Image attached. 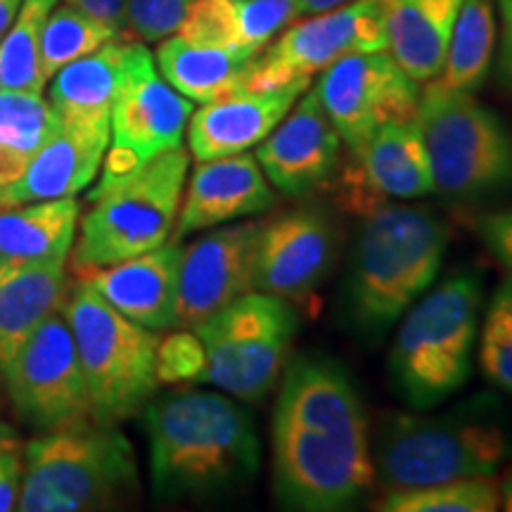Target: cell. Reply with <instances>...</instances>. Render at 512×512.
Here are the masks:
<instances>
[{
	"mask_svg": "<svg viewBox=\"0 0 512 512\" xmlns=\"http://www.w3.org/2000/svg\"><path fill=\"white\" fill-rule=\"evenodd\" d=\"M24 477V446L17 434L3 425L0 430V512L17 508L19 486Z\"/></svg>",
	"mask_w": 512,
	"mask_h": 512,
	"instance_id": "8d00e7d4",
	"label": "cell"
},
{
	"mask_svg": "<svg viewBox=\"0 0 512 512\" xmlns=\"http://www.w3.org/2000/svg\"><path fill=\"white\" fill-rule=\"evenodd\" d=\"M57 0H22L10 29L0 41V88L43 93L41 34Z\"/></svg>",
	"mask_w": 512,
	"mask_h": 512,
	"instance_id": "f546056e",
	"label": "cell"
},
{
	"mask_svg": "<svg viewBox=\"0 0 512 512\" xmlns=\"http://www.w3.org/2000/svg\"><path fill=\"white\" fill-rule=\"evenodd\" d=\"M192 112V100L166 83L150 50L143 43L128 41L112 105V136L102 178H119L181 147Z\"/></svg>",
	"mask_w": 512,
	"mask_h": 512,
	"instance_id": "4fadbf2b",
	"label": "cell"
},
{
	"mask_svg": "<svg viewBox=\"0 0 512 512\" xmlns=\"http://www.w3.org/2000/svg\"><path fill=\"white\" fill-rule=\"evenodd\" d=\"M64 3L74 5L76 10L86 12L102 24L126 36L128 29V0H64Z\"/></svg>",
	"mask_w": 512,
	"mask_h": 512,
	"instance_id": "f35d334b",
	"label": "cell"
},
{
	"mask_svg": "<svg viewBox=\"0 0 512 512\" xmlns=\"http://www.w3.org/2000/svg\"><path fill=\"white\" fill-rule=\"evenodd\" d=\"M128 41L131 38L126 36L112 38L95 53L69 62L50 79L48 105L60 126L112 136V105Z\"/></svg>",
	"mask_w": 512,
	"mask_h": 512,
	"instance_id": "603a6c76",
	"label": "cell"
},
{
	"mask_svg": "<svg viewBox=\"0 0 512 512\" xmlns=\"http://www.w3.org/2000/svg\"><path fill=\"white\" fill-rule=\"evenodd\" d=\"M204 349L195 332H176L159 339L157 377L159 382H200Z\"/></svg>",
	"mask_w": 512,
	"mask_h": 512,
	"instance_id": "d590c367",
	"label": "cell"
},
{
	"mask_svg": "<svg viewBox=\"0 0 512 512\" xmlns=\"http://www.w3.org/2000/svg\"><path fill=\"white\" fill-rule=\"evenodd\" d=\"M299 17L297 0H192L176 34L192 43L259 55Z\"/></svg>",
	"mask_w": 512,
	"mask_h": 512,
	"instance_id": "cb8c5ba5",
	"label": "cell"
},
{
	"mask_svg": "<svg viewBox=\"0 0 512 512\" xmlns=\"http://www.w3.org/2000/svg\"><path fill=\"white\" fill-rule=\"evenodd\" d=\"M79 214L81 207L74 197L0 211V273L29 264L67 261Z\"/></svg>",
	"mask_w": 512,
	"mask_h": 512,
	"instance_id": "484cf974",
	"label": "cell"
},
{
	"mask_svg": "<svg viewBox=\"0 0 512 512\" xmlns=\"http://www.w3.org/2000/svg\"><path fill=\"white\" fill-rule=\"evenodd\" d=\"M482 278L460 271L406 311L389 354V375L408 406L430 411L472 373L479 335Z\"/></svg>",
	"mask_w": 512,
	"mask_h": 512,
	"instance_id": "277c9868",
	"label": "cell"
},
{
	"mask_svg": "<svg viewBox=\"0 0 512 512\" xmlns=\"http://www.w3.org/2000/svg\"><path fill=\"white\" fill-rule=\"evenodd\" d=\"M67 261L29 264L0 273V366L34 328L67 302Z\"/></svg>",
	"mask_w": 512,
	"mask_h": 512,
	"instance_id": "83f0119b",
	"label": "cell"
},
{
	"mask_svg": "<svg viewBox=\"0 0 512 512\" xmlns=\"http://www.w3.org/2000/svg\"><path fill=\"white\" fill-rule=\"evenodd\" d=\"M498 12H501V79L512 91V0H498Z\"/></svg>",
	"mask_w": 512,
	"mask_h": 512,
	"instance_id": "60d3db41",
	"label": "cell"
},
{
	"mask_svg": "<svg viewBox=\"0 0 512 512\" xmlns=\"http://www.w3.org/2000/svg\"><path fill=\"white\" fill-rule=\"evenodd\" d=\"M496 31L494 0H463L448 38L444 64L434 83L448 91H479L494 62Z\"/></svg>",
	"mask_w": 512,
	"mask_h": 512,
	"instance_id": "f1b7e54d",
	"label": "cell"
},
{
	"mask_svg": "<svg viewBox=\"0 0 512 512\" xmlns=\"http://www.w3.org/2000/svg\"><path fill=\"white\" fill-rule=\"evenodd\" d=\"M204 349V384L242 403H261L290 363L299 318L287 299L249 292L192 328Z\"/></svg>",
	"mask_w": 512,
	"mask_h": 512,
	"instance_id": "30bf717a",
	"label": "cell"
},
{
	"mask_svg": "<svg viewBox=\"0 0 512 512\" xmlns=\"http://www.w3.org/2000/svg\"><path fill=\"white\" fill-rule=\"evenodd\" d=\"M337 245L335 223L318 209H294L261 223L254 290L287 302L309 297L335 264Z\"/></svg>",
	"mask_w": 512,
	"mask_h": 512,
	"instance_id": "e0dca14e",
	"label": "cell"
},
{
	"mask_svg": "<svg viewBox=\"0 0 512 512\" xmlns=\"http://www.w3.org/2000/svg\"><path fill=\"white\" fill-rule=\"evenodd\" d=\"M432 192V169L418 121L377 128L351 150L337 178L339 202L361 219L389 200H418Z\"/></svg>",
	"mask_w": 512,
	"mask_h": 512,
	"instance_id": "9a60e30c",
	"label": "cell"
},
{
	"mask_svg": "<svg viewBox=\"0 0 512 512\" xmlns=\"http://www.w3.org/2000/svg\"><path fill=\"white\" fill-rule=\"evenodd\" d=\"M138 494V463L117 427L88 425L38 434L24 446L22 512L107 510Z\"/></svg>",
	"mask_w": 512,
	"mask_h": 512,
	"instance_id": "8992f818",
	"label": "cell"
},
{
	"mask_svg": "<svg viewBox=\"0 0 512 512\" xmlns=\"http://www.w3.org/2000/svg\"><path fill=\"white\" fill-rule=\"evenodd\" d=\"M275 195L256 157L230 155L200 162L185 181L181 211L171 238L183 240L197 230L264 214Z\"/></svg>",
	"mask_w": 512,
	"mask_h": 512,
	"instance_id": "d6986e66",
	"label": "cell"
},
{
	"mask_svg": "<svg viewBox=\"0 0 512 512\" xmlns=\"http://www.w3.org/2000/svg\"><path fill=\"white\" fill-rule=\"evenodd\" d=\"M0 430H3V422H0Z\"/></svg>",
	"mask_w": 512,
	"mask_h": 512,
	"instance_id": "f6af8a7d",
	"label": "cell"
},
{
	"mask_svg": "<svg viewBox=\"0 0 512 512\" xmlns=\"http://www.w3.org/2000/svg\"><path fill=\"white\" fill-rule=\"evenodd\" d=\"M140 413L157 501H214L259 475L254 420L230 396L185 389L150 399Z\"/></svg>",
	"mask_w": 512,
	"mask_h": 512,
	"instance_id": "7a4b0ae2",
	"label": "cell"
},
{
	"mask_svg": "<svg viewBox=\"0 0 512 512\" xmlns=\"http://www.w3.org/2000/svg\"><path fill=\"white\" fill-rule=\"evenodd\" d=\"M415 121L425 140L434 192L456 204L510 195L512 128L475 95L430 81Z\"/></svg>",
	"mask_w": 512,
	"mask_h": 512,
	"instance_id": "52a82bcc",
	"label": "cell"
},
{
	"mask_svg": "<svg viewBox=\"0 0 512 512\" xmlns=\"http://www.w3.org/2000/svg\"><path fill=\"white\" fill-rule=\"evenodd\" d=\"M273 408V491L283 508L347 510L375 484L368 413L337 361L299 356Z\"/></svg>",
	"mask_w": 512,
	"mask_h": 512,
	"instance_id": "6da1fadb",
	"label": "cell"
},
{
	"mask_svg": "<svg viewBox=\"0 0 512 512\" xmlns=\"http://www.w3.org/2000/svg\"><path fill=\"white\" fill-rule=\"evenodd\" d=\"M448 233L432 211L382 204L363 216L344 297L366 337L387 332L437 280Z\"/></svg>",
	"mask_w": 512,
	"mask_h": 512,
	"instance_id": "3957f363",
	"label": "cell"
},
{
	"mask_svg": "<svg viewBox=\"0 0 512 512\" xmlns=\"http://www.w3.org/2000/svg\"><path fill=\"white\" fill-rule=\"evenodd\" d=\"M342 138L316 93H302L285 119L256 145V162L285 195H306L335 174Z\"/></svg>",
	"mask_w": 512,
	"mask_h": 512,
	"instance_id": "ac0fdd59",
	"label": "cell"
},
{
	"mask_svg": "<svg viewBox=\"0 0 512 512\" xmlns=\"http://www.w3.org/2000/svg\"><path fill=\"white\" fill-rule=\"evenodd\" d=\"M119 36L100 19L76 10L74 5H55L41 34V72L50 81L69 62L95 53Z\"/></svg>",
	"mask_w": 512,
	"mask_h": 512,
	"instance_id": "1f68e13d",
	"label": "cell"
},
{
	"mask_svg": "<svg viewBox=\"0 0 512 512\" xmlns=\"http://www.w3.org/2000/svg\"><path fill=\"white\" fill-rule=\"evenodd\" d=\"M387 50L380 0H349L335 10L290 24L252 60L245 91L311 86V79L351 53Z\"/></svg>",
	"mask_w": 512,
	"mask_h": 512,
	"instance_id": "7c38bea8",
	"label": "cell"
},
{
	"mask_svg": "<svg viewBox=\"0 0 512 512\" xmlns=\"http://www.w3.org/2000/svg\"><path fill=\"white\" fill-rule=\"evenodd\" d=\"M508 437L486 413L420 418L399 413L382 422L373 448L375 479L387 491L496 475Z\"/></svg>",
	"mask_w": 512,
	"mask_h": 512,
	"instance_id": "9c48e42d",
	"label": "cell"
},
{
	"mask_svg": "<svg viewBox=\"0 0 512 512\" xmlns=\"http://www.w3.org/2000/svg\"><path fill=\"white\" fill-rule=\"evenodd\" d=\"M110 133L60 126L31 157L24 176L0 190V211L29 202L76 197L98 176Z\"/></svg>",
	"mask_w": 512,
	"mask_h": 512,
	"instance_id": "7402d4cb",
	"label": "cell"
},
{
	"mask_svg": "<svg viewBox=\"0 0 512 512\" xmlns=\"http://www.w3.org/2000/svg\"><path fill=\"white\" fill-rule=\"evenodd\" d=\"M254 57L240 50L192 43L188 38L171 34L159 41L157 67L166 83H171L178 93L207 105L245 91V79Z\"/></svg>",
	"mask_w": 512,
	"mask_h": 512,
	"instance_id": "4316f807",
	"label": "cell"
},
{
	"mask_svg": "<svg viewBox=\"0 0 512 512\" xmlns=\"http://www.w3.org/2000/svg\"><path fill=\"white\" fill-rule=\"evenodd\" d=\"M309 86H285L275 91H240L207 102L190 114L188 147L197 162L247 152L273 131Z\"/></svg>",
	"mask_w": 512,
	"mask_h": 512,
	"instance_id": "44dd1931",
	"label": "cell"
},
{
	"mask_svg": "<svg viewBox=\"0 0 512 512\" xmlns=\"http://www.w3.org/2000/svg\"><path fill=\"white\" fill-rule=\"evenodd\" d=\"M261 223L245 221L214 230L183 247L178 271L176 328L192 330L254 292L256 242Z\"/></svg>",
	"mask_w": 512,
	"mask_h": 512,
	"instance_id": "2e32d148",
	"label": "cell"
},
{
	"mask_svg": "<svg viewBox=\"0 0 512 512\" xmlns=\"http://www.w3.org/2000/svg\"><path fill=\"white\" fill-rule=\"evenodd\" d=\"M62 309L91 399V420L110 427L131 420L159 387V332L128 320L83 280L69 287Z\"/></svg>",
	"mask_w": 512,
	"mask_h": 512,
	"instance_id": "ba28073f",
	"label": "cell"
},
{
	"mask_svg": "<svg viewBox=\"0 0 512 512\" xmlns=\"http://www.w3.org/2000/svg\"><path fill=\"white\" fill-rule=\"evenodd\" d=\"M387 50L418 83L437 79L463 0H380Z\"/></svg>",
	"mask_w": 512,
	"mask_h": 512,
	"instance_id": "d4e9b609",
	"label": "cell"
},
{
	"mask_svg": "<svg viewBox=\"0 0 512 512\" xmlns=\"http://www.w3.org/2000/svg\"><path fill=\"white\" fill-rule=\"evenodd\" d=\"M181 254V240L171 238L152 252L95 268L81 280L133 323L155 332L174 330Z\"/></svg>",
	"mask_w": 512,
	"mask_h": 512,
	"instance_id": "ffe728a7",
	"label": "cell"
},
{
	"mask_svg": "<svg viewBox=\"0 0 512 512\" xmlns=\"http://www.w3.org/2000/svg\"><path fill=\"white\" fill-rule=\"evenodd\" d=\"M0 370L15 415L29 430L46 434L93 422L91 399L64 309L43 318Z\"/></svg>",
	"mask_w": 512,
	"mask_h": 512,
	"instance_id": "8fae6325",
	"label": "cell"
},
{
	"mask_svg": "<svg viewBox=\"0 0 512 512\" xmlns=\"http://www.w3.org/2000/svg\"><path fill=\"white\" fill-rule=\"evenodd\" d=\"M19 5H22V0H0V41H3L5 31L10 29V24L17 15Z\"/></svg>",
	"mask_w": 512,
	"mask_h": 512,
	"instance_id": "7bdbcfd3",
	"label": "cell"
},
{
	"mask_svg": "<svg viewBox=\"0 0 512 512\" xmlns=\"http://www.w3.org/2000/svg\"><path fill=\"white\" fill-rule=\"evenodd\" d=\"M375 508L384 512H494L501 508V489L494 475L453 479L415 489H392Z\"/></svg>",
	"mask_w": 512,
	"mask_h": 512,
	"instance_id": "4dcf8cb0",
	"label": "cell"
},
{
	"mask_svg": "<svg viewBox=\"0 0 512 512\" xmlns=\"http://www.w3.org/2000/svg\"><path fill=\"white\" fill-rule=\"evenodd\" d=\"M498 489H501V508L512 512V467L505 472L501 482H498Z\"/></svg>",
	"mask_w": 512,
	"mask_h": 512,
	"instance_id": "ee69618b",
	"label": "cell"
},
{
	"mask_svg": "<svg viewBox=\"0 0 512 512\" xmlns=\"http://www.w3.org/2000/svg\"><path fill=\"white\" fill-rule=\"evenodd\" d=\"M31 162L29 152L19 150V147L0 143V190L10 188L24 176L27 166Z\"/></svg>",
	"mask_w": 512,
	"mask_h": 512,
	"instance_id": "ab89813d",
	"label": "cell"
},
{
	"mask_svg": "<svg viewBox=\"0 0 512 512\" xmlns=\"http://www.w3.org/2000/svg\"><path fill=\"white\" fill-rule=\"evenodd\" d=\"M479 366L494 387L512 394V271L498 285L486 311Z\"/></svg>",
	"mask_w": 512,
	"mask_h": 512,
	"instance_id": "836d02e7",
	"label": "cell"
},
{
	"mask_svg": "<svg viewBox=\"0 0 512 512\" xmlns=\"http://www.w3.org/2000/svg\"><path fill=\"white\" fill-rule=\"evenodd\" d=\"M190 152L174 147L119 178H100L88 195L72 268L86 275L162 247L174 235Z\"/></svg>",
	"mask_w": 512,
	"mask_h": 512,
	"instance_id": "5b68a950",
	"label": "cell"
},
{
	"mask_svg": "<svg viewBox=\"0 0 512 512\" xmlns=\"http://www.w3.org/2000/svg\"><path fill=\"white\" fill-rule=\"evenodd\" d=\"M349 0H297L299 5V15L309 17V15H320V12L335 10L339 5H347Z\"/></svg>",
	"mask_w": 512,
	"mask_h": 512,
	"instance_id": "b9f144b4",
	"label": "cell"
},
{
	"mask_svg": "<svg viewBox=\"0 0 512 512\" xmlns=\"http://www.w3.org/2000/svg\"><path fill=\"white\" fill-rule=\"evenodd\" d=\"M192 0H128V29L145 43L176 34Z\"/></svg>",
	"mask_w": 512,
	"mask_h": 512,
	"instance_id": "e575fe53",
	"label": "cell"
},
{
	"mask_svg": "<svg viewBox=\"0 0 512 512\" xmlns=\"http://www.w3.org/2000/svg\"><path fill=\"white\" fill-rule=\"evenodd\" d=\"M477 233L491 254L512 271V207L486 214L477 223Z\"/></svg>",
	"mask_w": 512,
	"mask_h": 512,
	"instance_id": "74e56055",
	"label": "cell"
},
{
	"mask_svg": "<svg viewBox=\"0 0 512 512\" xmlns=\"http://www.w3.org/2000/svg\"><path fill=\"white\" fill-rule=\"evenodd\" d=\"M313 93L349 150L361 147L377 128L418 119L422 95L420 83L389 50L344 55L320 72Z\"/></svg>",
	"mask_w": 512,
	"mask_h": 512,
	"instance_id": "5bb4252c",
	"label": "cell"
},
{
	"mask_svg": "<svg viewBox=\"0 0 512 512\" xmlns=\"http://www.w3.org/2000/svg\"><path fill=\"white\" fill-rule=\"evenodd\" d=\"M60 128L41 93L0 88V143L19 147L31 157Z\"/></svg>",
	"mask_w": 512,
	"mask_h": 512,
	"instance_id": "d6a6232c",
	"label": "cell"
}]
</instances>
